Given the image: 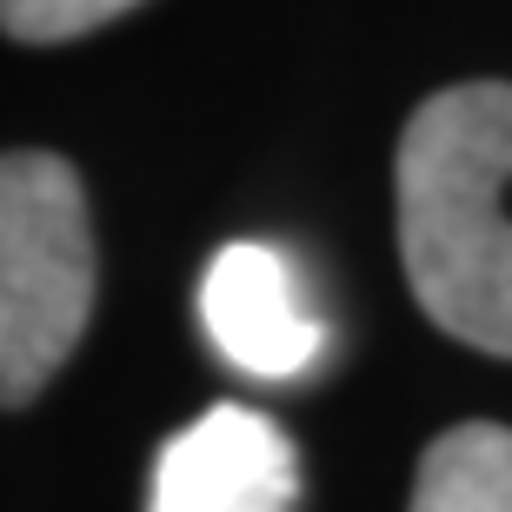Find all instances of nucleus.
Instances as JSON below:
<instances>
[{
	"label": "nucleus",
	"mask_w": 512,
	"mask_h": 512,
	"mask_svg": "<svg viewBox=\"0 0 512 512\" xmlns=\"http://www.w3.org/2000/svg\"><path fill=\"white\" fill-rule=\"evenodd\" d=\"M140 0H0V34L27 40V47H60V40H80L120 20Z\"/></svg>",
	"instance_id": "obj_6"
},
{
	"label": "nucleus",
	"mask_w": 512,
	"mask_h": 512,
	"mask_svg": "<svg viewBox=\"0 0 512 512\" xmlns=\"http://www.w3.org/2000/svg\"><path fill=\"white\" fill-rule=\"evenodd\" d=\"M300 453L253 406H207L153 453L147 512H293Z\"/></svg>",
	"instance_id": "obj_3"
},
{
	"label": "nucleus",
	"mask_w": 512,
	"mask_h": 512,
	"mask_svg": "<svg viewBox=\"0 0 512 512\" xmlns=\"http://www.w3.org/2000/svg\"><path fill=\"white\" fill-rule=\"evenodd\" d=\"M406 512H512V433L466 419L419 453Z\"/></svg>",
	"instance_id": "obj_5"
},
{
	"label": "nucleus",
	"mask_w": 512,
	"mask_h": 512,
	"mask_svg": "<svg viewBox=\"0 0 512 512\" xmlns=\"http://www.w3.org/2000/svg\"><path fill=\"white\" fill-rule=\"evenodd\" d=\"M94 220L60 153H0V406L54 380L94 313Z\"/></svg>",
	"instance_id": "obj_2"
},
{
	"label": "nucleus",
	"mask_w": 512,
	"mask_h": 512,
	"mask_svg": "<svg viewBox=\"0 0 512 512\" xmlns=\"http://www.w3.org/2000/svg\"><path fill=\"white\" fill-rule=\"evenodd\" d=\"M399 253L426 320L512 360V87L466 80L399 133Z\"/></svg>",
	"instance_id": "obj_1"
},
{
	"label": "nucleus",
	"mask_w": 512,
	"mask_h": 512,
	"mask_svg": "<svg viewBox=\"0 0 512 512\" xmlns=\"http://www.w3.org/2000/svg\"><path fill=\"white\" fill-rule=\"evenodd\" d=\"M200 320H207V340L253 380H293L326 346V326L306 306L300 273L286 266L280 247H260V240H233L213 253L200 280Z\"/></svg>",
	"instance_id": "obj_4"
}]
</instances>
